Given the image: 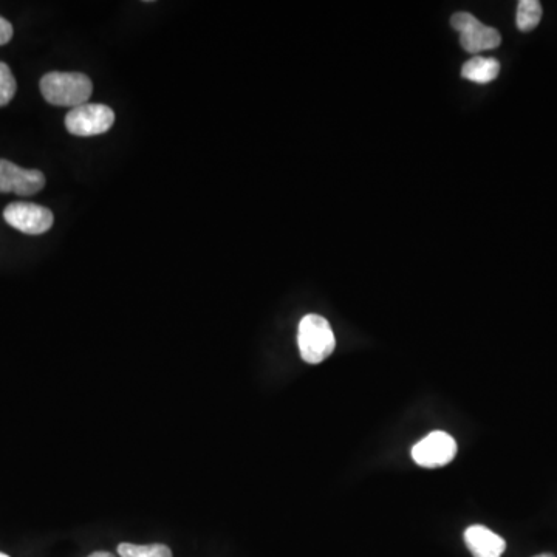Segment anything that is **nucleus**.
Returning a JSON list of instances; mask_svg holds the SVG:
<instances>
[{
    "instance_id": "obj_1",
    "label": "nucleus",
    "mask_w": 557,
    "mask_h": 557,
    "mask_svg": "<svg viewBox=\"0 0 557 557\" xmlns=\"http://www.w3.org/2000/svg\"><path fill=\"white\" fill-rule=\"evenodd\" d=\"M39 87L47 103L72 109L87 104L93 92L92 79L78 72L47 73Z\"/></svg>"
},
{
    "instance_id": "obj_2",
    "label": "nucleus",
    "mask_w": 557,
    "mask_h": 557,
    "mask_svg": "<svg viewBox=\"0 0 557 557\" xmlns=\"http://www.w3.org/2000/svg\"><path fill=\"white\" fill-rule=\"evenodd\" d=\"M298 346L305 363L319 364L325 361L336 347L330 322L319 315L304 316L299 324Z\"/></svg>"
},
{
    "instance_id": "obj_3",
    "label": "nucleus",
    "mask_w": 557,
    "mask_h": 557,
    "mask_svg": "<svg viewBox=\"0 0 557 557\" xmlns=\"http://www.w3.org/2000/svg\"><path fill=\"white\" fill-rule=\"evenodd\" d=\"M115 123V112L106 104H83L70 110L65 127L76 137H95L106 134Z\"/></svg>"
},
{
    "instance_id": "obj_4",
    "label": "nucleus",
    "mask_w": 557,
    "mask_h": 557,
    "mask_svg": "<svg viewBox=\"0 0 557 557\" xmlns=\"http://www.w3.org/2000/svg\"><path fill=\"white\" fill-rule=\"evenodd\" d=\"M452 28L460 35V44L468 53H482L494 50L502 42V36L496 28L483 25L472 14L455 13L451 19Z\"/></svg>"
},
{
    "instance_id": "obj_5",
    "label": "nucleus",
    "mask_w": 557,
    "mask_h": 557,
    "mask_svg": "<svg viewBox=\"0 0 557 557\" xmlns=\"http://www.w3.org/2000/svg\"><path fill=\"white\" fill-rule=\"evenodd\" d=\"M4 219L8 225L30 236L47 233L55 223L50 209L36 203L14 202L5 208Z\"/></svg>"
},
{
    "instance_id": "obj_6",
    "label": "nucleus",
    "mask_w": 557,
    "mask_h": 557,
    "mask_svg": "<svg viewBox=\"0 0 557 557\" xmlns=\"http://www.w3.org/2000/svg\"><path fill=\"white\" fill-rule=\"evenodd\" d=\"M457 455V443L451 435L443 431L431 432L418 441L412 449V458L423 468H440L449 465Z\"/></svg>"
},
{
    "instance_id": "obj_7",
    "label": "nucleus",
    "mask_w": 557,
    "mask_h": 557,
    "mask_svg": "<svg viewBox=\"0 0 557 557\" xmlns=\"http://www.w3.org/2000/svg\"><path fill=\"white\" fill-rule=\"evenodd\" d=\"M45 186V175L38 169H24L11 161L0 160V194L22 197L38 194Z\"/></svg>"
},
{
    "instance_id": "obj_8",
    "label": "nucleus",
    "mask_w": 557,
    "mask_h": 557,
    "mask_svg": "<svg viewBox=\"0 0 557 557\" xmlns=\"http://www.w3.org/2000/svg\"><path fill=\"white\" fill-rule=\"evenodd\" d=\"M465 542L474 557H502L506 550L503 537L483 525H472L465 531Z\"/></svg>"
},
{
    "instance_id": "obj_9",
    "label": "nucleus",
    "mask_w": 557,
    "mask_h": 557,
    "mask_svg": "<svg viewBox=\"0 0 557 557\" xmlns=\"http://www.w3.org/2000/svg\"><path fill=\"white\" fill-rule=\"evenodd\" d=\"M500 62L494 58L475 56L463 65L462 76L477 84H488L499 76Z\"/></svg>"
},
{
    "instance_id": "obj_10",
    "label": "nucleus",
    "mask_w": 557,
    "mask_h": 557,
    "mask_svg": "<svg viewBox=\"0 0 557 557\" xmlns=\"http://www.w3.org/2000/svg\"><path fill=\"white\" fill-rule=\"evenodd\" d=\"M542 19V5L539 0H522L517 5L516 24L520 31H531Z\"/></svg>"
},
{
    "instance_id": "obj_11",
    "label": "nucleus",
    "mask_w": 557,
    "mask_h": 557,
    "mask_svg": "<svg viewBox=\"0 0 557 557\" xmlns=\"http://www.w3.org/2000/svg\"><path fill=\"white\" fill-rule=\"evenodd\" d=\"M118 554L121 557H172V551L168 545H135L127 544V542L118 545Z\"/></svg>"
},
{
    "instance_id": "obj_12",
    "label": "nucleus",
    "mask_w": 557,
    "mask_h": 557,
    "mask_svg": "<svg viewBox=\"0 0 557 557\" xmlns=\"http://www.w3.org/2000/svg\"><path fill=\"white\" fill-rule=\"evenodd\" d=\"M18 90V84L5 62H0V107L7 106Z\"/></svg>"
},
{
    "instance_id": "obj_13",
    "label": "nucleus",
    "mask_w": 557,
    "mask_h": 557,
    "mask_svg": "<svg viewBox=\"0 0 557 557\" xmlns=\"http://www.w3.org/2000/svg\"><path fill=\"white\" fill-rule=\"evenodd\" d=\"M13 38V25L0 16V45L8 44Z\"/></svg>"
},
{
    "instance_id": "obj_14",
    "label": "nucleus",
    "mask_w": 557,
    "mask_h": 557,
    "mask_svg": "<svg viewBox=\"0 0 557 557\" xmlns=\"http://www.w3.org/2000/svg\"><path fill=\"white\" fill-rule=\"evenodd\" d=\"M89 557H117V556H113V554L109 553V551H95V553L90 554Z\"/></svg>"
},
{
    "instance_id": "obj_15",
    "label": "nucleus",
    "mask_w": 557,
    "mask_h": 557,
    "mask_svg": "<svg viewBox=\"0 0 557 557\" xmlns=\"http://www.w3.org/2000/svg\"><path fill=\"white\" fill-rule=\"evenodd\" d=\"M534 557H556V556H554V554H551V553H544V554H539V556H534Z\"/></svg>"
},
{
    "instance_id": "obj_16",
    "label": "nucleus",
    "mask_w": 557,
    "mask_h": 557,
    "mask_svg": "<svg viewBox=\"0 0 557 557\" xmlns=\"http://www.w3.org/2000/svg\"><path fill=\"white\" fill-rule=\"evenodd\" d=\"M0 557H10V556H7V554L4 553H0Z\"/></svg>"
}]
</instances>
